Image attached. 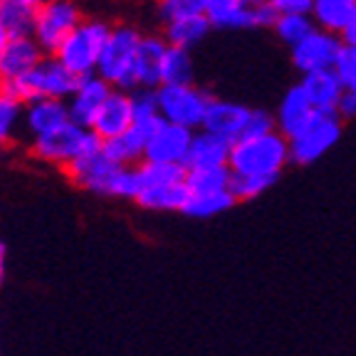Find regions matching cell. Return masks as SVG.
<instances>
[{
	"mask_svg": "<svg viewBox=\"0 0 356 356\" xmlns=\"http://www.w3.org/2000/svg\"><path fill=\"white\" fill-rule=\"evenodd\" d=\"M319 111L312 106V102L307 99L305 89L297 84L282 97L280 102V109L275 114V122H277V131L287 139H295L297 134H302L317 117Z\"/></svg>",
	"mask_w": 356,
	"mask_h": 356,
	"instance_id": "cell-16",
	"label": "cell"
},
{
	"mask_svg": "<svg viewBox=\"0 0 356 356\" xmlns=\"http://www.w3.org/2000/svg\"><path fill=\"white\" fill-rule=\"evenodd\" d=\"M248 3V8H255V6H260V3H265V0H245Z\"/></svg>",
	"mask_w": 356,
	"mask_h": 356,
	"instance_id": "cell-45",
	"label": "cell"
},
{
	"mask_svg": "<svg viewBox=\"0 0 356 356\" xmlns=\"http://www.w3.org/2000/svg\"><path fill=\"white\" fill-rule=\"evenodd\" d=\"M341 136V119L337 114H317L314 122L289 139V156L292 163H314L319 156H324Z\"/></svg>",
	"mask_w": 356,
	"mask_h": 356,
	"instance_id": "cell-8",
	"label": "cell"
},
{
	"mask_svg": "<svg viewBox=\"0 0 356 356\" xmlns=\"http://www.w3.org/2000/svg\"><path fill=\"white\" fill-rule=\"evenodd\" d=\"M144 191V178H141L139 166H122L114 178V186H111V195L114 198H129L136 200Z\"/></svg>",
	"mask_w": 356,
	"mask_h": 356,
	"instance_id": "cell-33",
	"label": "cell"
},
{
	"mask_svg": "<svg viewBox=\"0 0 356 356\" xmlns=\"http://www.w3.org/2000/svg\"><path fill=\"white\" fill-rule=\"evenodd\" d=\"M17 3H20V6H25V8H30V10H35V13H38L40 8H42V6H47V3H50V0H17Z\"/></svg>",
	"mask_w": 356,
	"mask_h": 356,
	"instance_id": "cell-43",
	"label": "cell"
},
{
	"mask_svg": "<svg viewBox=\"0 0 356 356\" xmlns=\"http://www.w3.org/2000/svg\"><path fill=\"white\" fill-rule=\"evenodd\" d=\"M233 206L235 198L230 195V191H225V193H193L186 203L184 213L191 218H213L230 211Z\"/></svg>",
	"mask_w": 356,
	"mask_h": 356,
	"instance_id": "cell-29",
	"label": "cell"
},
{
	"mask_svg": "<svg viewBox=\"0 0 356 356\" xmlns=\"http://www.w3.org/2000/svg\"><path fill=\"white\" fill-rule=\"evenodd\" d=\"M273 131H277V122H275L273 114H267L262 109H252L243 139H255V136H265V134H273Z\"/></svg>",
	"mask_w": 356,
	"mask_h": 356,
	"instance_id": "cell-37",
	"label": "cell"
},
{
	"mask_svg": "<svg viewBox=\"0 0 356 356\" xmlns=\"http://www.w3.org/2000/svg\"><path fill=\"white\" fill-rule=\"evenodd\" d=\"M8 40H10V35L6 33V28H3V22H0V52H3V47L8 44Z\"/></svg>",
	"mask_w": 356,
	"mask_h": 356,
	"instance_id": "cell-44",
	"label": "cell"
},
{
	"mask_svg": "<svg viewBox=\"0 0 356 356\" xmlns=\"http://www.w3.org/2000/svg\"><path fill=\"white\" fill-rule=\"evenodd\" d=\"M211 102L213 97L206 95L203 89L193 87V84L159 87V111H161V119L168 124H176V127L191 129V131L203 129Z\"/></svg>",
	"mask_w": 356,
	"mask_h": 356,
	"instance_id": "cell-6",
	"label": "cell"
},
{
	"mask_svg": "<svg viewBox=\"0 0 356 356\" xmlns=\"http://www.w3.org/2000/svg\"><path fill=\"white\" fill-rule=\"evenodd\" d=\"M337 117H339L341 122L356 117V92H349V89H346L344 95H341L339 106H337Z\"/></svg>",
	"mask_w": 356,
	"mask_h": 356,
	"instance_id": "cell-40",
	"label": "cell"
},
{
	"mask_svg": "<svg viewBox=\"0 0 356 356\" xmlns=\"http://www.w3.org/2000/svg\"><path fill=\"white\" fill-rule=\"evenodd\" d=\"M104 141L97 136L92 129L77 127V124H65L57 131L33 139V156L44 163H55V166H72L79 159L95 156L102 151Z\"/></svg>",
	"mask_w": 356,
	"mask_h": 356,
	"instance_id": "cell-4",
	"label": "cell"
},
{
	"mask_svg": "<svg viewBox=\"0 0 356 356\" xmlns=\"http://www.w3.org/2000/svg\"><path fill=\"white\" fill-rule=\"evenodd\" d=\"M334 72L341 79L344 89L356 92V47H346V44L341 47V55L337 60V65H334Z\"/></svg>",
	"mask_w": 356,
	"mask_h": 356,
	"instance_id": "cell-36",
	"label": "cell"
},
{
	"mask_svg": "<svg viewBox=\"0 0 356 356\" xmlns=\"http://www.w3.org/2000/svg\"><path fill=\"white\" fill-rule=\"evenodd\" d=\"M159 13L168 22L206 15V0H159Z\"/></svg>",
	"mask_w": 356,
	"mask_h": 356,
	"instance_id": "cell-34",
	"label": "cell"
},
{
	"mask_svg": "<svg viewBox=\"0 0 356 356\" xmlns=\"http://www.w3.org/2000/svg\"><path fill=\"white\" fill-rule=\"evenodd\" d=\"M117 163H111L104 154H95V156H87V159H79L74 161L72 166H67V176L72 184H77L79 188L84 191H92V193H99V195H111V186H114V178L119 173Z\"/></svg>",
	"mask_w": 356,
	"mask_h": 356,
	"instance_id": "cell-13",
	"label": "cell"
},
{
	"mask_svg": "<svg viewBox=\"0 0 356 356\" xmlns=\"http://www.w3.org/2000/svg\"><path fill=\"white\" fill-rule=\"evenodd\" d=\"M141 178H144V188H154V186H173V184H186V173L188 168L181 163H141Z\"/></svg>",
	"mask_w": 356,
	"mask_h": 356,
	"instance_id": "cell-30",
	"label": "cell"
},
{
	"mask_svg": "<svg viewBox=\"0 0 356 356\" xmlns=\"http://www.w3.org/2000/svg\"><path fill=\"white\" fill-rule=\"evenodd\" d=\"M341 42L346 44V47H356V15L351 17V22L344 28V33L339 35Z\"/></svg>",
	"mask_w": 356,
	"mask_h": 356,
	"instance_id": "cell-41",
	"label": "cell"
},
{
	"mask_svg": "<svg viewBox=\"0 0 356 356\" xmlns=\"http://www.w3.org/2000/svg\"><path fill=\"white\" fill-rule=\"evenodd\" d=\"M341 42L339 35L324 33V30H314L307 40H302L297 47H292V62L302 74L322 72V70H334L337 60L341 55Z\"/></svg>",
	"mask_w": 356,
	"mask_h": 356,
	"instance_id": "cell-9",
	"label": "cell"
},
{
	"mask_svg": "<svg viewBox=\"0 0 356 356\" xmlns=\"http://www.w3.org/2000/svg\"><path fill=\"white\" fill-rule=\"evenodd\" d=\"M82 25V13L72 0H50L35 13L33 38L44 50V55H55L74 30Z\"/></svg>",
	"mask_w": 356,
	"mask_h": 356,
	"instance_id": "cell-7",
	"label": "cell"
},
{
	"mask_svg": "<svg viewBox=\"0 0 356 356\" xmlns=\"http://www.w3.org/2000/svg\"><path fill=\"white\" fill-rule=\"evenodd\" d=\"M280 15H312L314 0H270Z\"/></svg>",
	"mask_w": 356,
	"mask_h": 356,
	"instance_id": "cell-38",
	"label": "cell"
},
{
	"mask_svg": "<svg viewBox=\"0 0 356 356\" xmlns=\"http://www.w3.org/2000/svg\"><path fill=\"white\" fill-rule=\"evenodd\" d=\"M230 151L233 144L222 136L206 131V129H198L193 134V141H191L188 159H186V168L193 171V168H216V166H228Z\"/></svg>",
	"mask_w": 356,
	"mask_h": 356,
	"instance_id": "cell-19",
	"label": "cell"
},
{
	"mask_svg": "<svg viewBox=\"0 0 356 356\" xmlns=\"http://www.w3.org/2000/svg\"><path fill=\"white\" fill-rule=\"evenodd\" d=\"M70 124V106L62 99H38L25 104V129L33 139L47 136Z\"/></svg>",
	"mask_w": 356,
	"mask_h": 356,
	"instance_id": "cell-18",
	"label": "cell"
},
{
	"mask_svg": "<svg viewBox=\"0 0 356 356\" xmlns=\"http://www.w3.org/2000/svg\"><path fill=\"white\" fill-rule=\"evenodd\" d=\"M141 40H144V35L139 30L129 28V25L111 28L99 67H97V74L106 84H111L114 89H122V92L139 89V84H136V55H139Z\"/></svg>",
	"mask_w": 356,
	"mask_h": 356,
	"instance_id": "cell-3",
	"label": "cell"
},
{
	"mask_svg": "<svg viewBox=\"0 0 356 356\" xmlns=\"http://www.w3.org/2000/svg\"><path fill=\"white\" fill-rule=\"evenodd\" d=\"M252 13H255V25H257V28H275V25H277V20L282 17L277 10H275V6L270 3V0H265V3L255 6V8H252Z\"/></svg>",
	"mask_w": 356,
	"mask_h": 356,
	"instance_id": "cell-39",
	"label": "cell"
},
{
	"mask_svg": "<svg viewBox=\"0 0 356 356\" xmlns=\"http://www.w3.org/2000/svg\"><path fill=\"white\" fill-rule=\"evenodd\" d=\"M317 30L312 15H282L275 25V33L282 42H287L289 47H297L302 40H307L312 33Z\"/></svg>",
	"mask_w": 356,
	"mask_h": 356,
	"instance_id": "cell-32",
	"label": "cell"
},
{
	"mask_svg": "<svg viewBox=\"0 0 356 356\" xmlns=\"http://www.w3.org/2000/svg\"><path fill=\"white\" fill-rule=\"evenodd\" d=\"M356 15V0H314L312 20L319 30L332 35H341L344 28Z\"/></svg>",
	"mask_w": 356,
	"mask_h": 356,
	"instance_id": "cell-23",
	"label": "cell"
},
{
	"mask_svg": "<svg viewBox=\"0 0 356 356\" xmlns=\"http://www.w3.org/2000/svg\"><path fill=\"white\" fill-rule=\"evenodd\" d=\"M114 92L111 84H106L99 74H89V77L79 79V87L70 99H67V106H70V122L77 124V127L92 129V122H95L97 111L102 109L109 95Z\"/></svg>",
	"mask_w": 356,
	"mask_h": 356,
	"instance_id": "cell-11",
	"label": "cell"
},
{
	"mask_svg": "<svg viewBox=\"0 0 356 356\" xmlns=\"http://www.w3.org/2000/svg\"><path fill=\"white\" fill-rule=\"evenodd\" d=\"M206 17L211 20L213 28H257L255 13L248 8L245 0H206Z\"/></svg>",
	"mask_w": 356,
	"mask_h": 356,
	"instance_id": "cell-22",
	"label": "cell"
},
{
	"mask_svg": "<svg viewBox=\"0 0 356 356\" xmlns=\"http://www.w3.org/2000/svg\"><path fill=\"white\" fill-rule=\"evenodd\" d=\"M193 134L195 131H191V129L163 122L161 127L154 131V136L149 139V144H146L144 161H149V163H181V166H186V159H188Z\"/></svg>",
	"mask_w": 356,
	"mask_h": 356,
	"instance_id": "cell-10",
	"label": "cell"
},
{
	"mask_svg": "<svg viewBox=\"0 0 356 356\" xmlns=\"http://www.w3.org/2000/svg\"><path fill=\"white\" fill-rule=\"evenodd\" d=\"M193 84V60L188 50L168 47L161 62V87H184Z\"/></svg>",
	"mask_w": 356,
	"mask_h": 356,
	"instance_id": "cell-27",
	"label": "cell"
},
{
	"mask_svg": "<svg viewBox=\"0 0 356 356\" xmlns=\"http://www.w3.org/2000/svg\"><path fill=\"white\" fill-rule=\"evenodd\" d=\"M250 114H252V109H248V106H243V104L213 99L211 106H208L203 129L216 134V136L228 139L230 144H235V141H240L245 136V129H248V122H250Z\"/></svg>",
	"mask_w": 356,
	"mask_h": 356,
	"instance_id": "cell-15",
	"label": "cell"
},
{
	"mask_svg": "<svg viewBox=\"0 0 356 356\" xmlns=\"http://www.w3.org/2000/svg\"><path fill=\"white\" fill-rule=\"evenodd\" d=\"M3 92H6V79L0 77V95H3Z\"/></svg>",
	"mask_w": 356,
	"mask_h": 356,
	"instance_id": "cell-46",
	"label": "cell"
},
{
	"mask_svg": "<svg viewBox=\"0 0 356 356\" xmlns=\"http://www.w3.org/2000/svg\"><path fill=\"white\" fill-rule=\"evenodd\" d=\"M109 33L111 28L104 25V22L82 20V25L60 44V50L55 52V57L70 72L77 74L79 79L89 77V74H97V67H99L102 52H104Z\"/></svg>",
	"mask_w": 356,
	"mask_h": 356,
	"instance_id": "cell-5",
	"label": "cell"
},
{
	"mask_svg": "<svg viewBox=\"0 0 356 356\" xmlns=\"http://www.w3.org/2000/svg\"><path fill=\"white\" fill-rule=\"evenodd\" d=\"M44 50L35 38H10L0 52V77L8 82L30 74L44 60Z\"/></svg>",
	"mask_w": 356,
	"mask_h": 356,
	"instance_id": "cell-14",
	"label": "cell"
},
{
	"mask_svg": "<svg viewBox=\"0 0 356 356\" xmlns=\"http://www.w3.org/2000/svg\"><path fill=\"white\" fill-rule=\"evenodd\" d=\"M168 44L163 38L144 35L136 55V84L139 89H159L161 87V62Z\"/></svg>",
	"mask_w": 356,
	"mask_h": 356,
	"instance_id": "cell-20",
	"label": "cell"
},
{
	"mask_svg": "<svg viewBox=\"0 0 356 356\" xmlns=\"http://www.w3.org/2000/svg\"><path fill=\"white\" fill-rule=\"evenodd\" d=\"M188 198H191L188 186L173 184V186H154V188H144L139 198H136V203H139L141 208H146V211H181L184 213Z\"/></svg>",
	"mask_w": 356,
	"mask_h": 356,
	"instance_id": "cell-24",
	"label": "cell"
},
{
	"mask_svg": "<svg viewBox=\"0 0 356 356\" xmlns=\"http://www.w3.org/2000/svg\"><path fill=\"white\" fill-rule=\"evenodd\" d=\"M146 144H149V134H144L139 127H131L124 136L104 141L102 154L117 166H141L146 156Z\"/></svg>",
	"mask_w": 356,
	"mask_h": 356,
	"instance_id": "cell-21",
	"label": "cell"
},
{
	"mask_svg": "<svg viewBox=\"0 0 356 356\" xmlns=\"http://www.w3.org/2000/svg\"><path fill=\"white\" fill-rule=\"evenodd\" d=\"M230 181H233V171L228 166H216V168H193L186 173V186H188L191 195L193 193H225L230 191Z\"/></svg>",
	"mask_w": 356,
	"mask_h": 356,
	"instance_id": "cell-26",
	"label": "cell"
},
{
	"mask_svg": "<svg viewBox=\"0 0 356 356\" xmlns=\"http://www.w3.org/2000/svg\"><path fill=\"white\" fill-rule=\"evenodd\" d=\"M77 87H79L77 74L70 72L55 55H47L30 74L8 82L6 92L15 97V99H20L22 104H30V102H38V99L67 102L77 92Z\"/></svg>",
	"mask_w": 356,
	"mask_h": 356,
	"instance_id": "cell-2",
	"label": "cell"
},
{
	"mask_svg": "<svg viewBox=\"0 0 356 356\" xmlns=\"http://www.w3.org/2000/svg\"><path fill=\"white\" fill-rule=\"evenodd\" d=\"M275 181L273 178H255V176H238L233 173L230 181V195L235 198V203H245V200H255L257 195L265 193Z\"/></svg>",
	"mask_w": 356,
	"mask_h": 356,
	"instance_id": "cell-35",
	"label": "cell"
},
{
	"mask_svg": "<svg viewBox=\"0 0 356 356\" xmlns=\"http://www.w3.org/2000/svg\"><path fill=\"white\" fill-rule=\"evenodd\" d=\"M211 20L206 15L198 17H186V20H176L168 22L166 33H163V40H166L168 47H178V50H191L200 40L211 33Z\"/></svg>",
	"mask_w": 356,
	"mask_h": 356,
	"instance_id": "cell-25",
	"label": "cell"
},
{
	"mask_svg": "<svg viewBox=\"0 0 356 356\" xmlns=\"http://www.w3.org/2000/svg\"><path fill=\"white\" fill-rule=\"evenodd\" d=\"M6 270H8V248L0 243V284L6 280Z\"/></svg>",
	"mask_w": 356,
	"mask_h": 356,
	"instance_id": "cell-42",
	"label": "cell"
},
{
	"mask_svg": "<svg viewBox=\"0 0 356 356\" xmlns=\"http://www.w3.org/2000/svg\"><path fill=\"white\" fill-rule=\"evenodd\" d=\"M0 22L10 38H33L35 10L20 6L17 0H0Z\"/></svg>",
	"mask_w": 356,
	"mask_h": 356,
	"instance_id": "cell-28",
	"label": "cell"
},
{
	"mask_svg": "<svg viewBox=\"0 0 356 356\" xmlns=\"http://www.w3.org/2000/svg\"><path fill=\"white\" fill-rule=\"evenodd\" d=\"M20 124H25V104L13 95H0V146L15 139V131Z\"/></svg>",
	"mask_w": 356,
	"mask_h": 356,
	"instance_id": "cell-31",
	"label": "cell"
},
{
	"mask_svg": "<svg viewBox=\"0 0 356 356\" xmlns=\"http://www.w3.org/2000/svg\"><path fill=\"white\" fill-rule=\"evenodd\" d=\"M300 87L305 89L307 99L312 102V106L319 114H337V106L346 89L341 84V79L337 77L334 70H322V72L305 74L300 82Z\"/></svg>",
	"mask_w": 356,
	"mask_h": 356,
	"instance_id": "cell-17",
	"label": "cell"
},
{
	"mask_svg": "<svg viewBox=\"0 0 356 356\" xmlns=\"http://www.w3.org/2000/svg\"><path fill=\"white\" fill-rule=\"evenodd\" d=\"M292 161L289 156V139L280 131L255 136V139H240L233 144L228 159V168L238 176L273 178L282 173V168Z\"/></svg>",
	"mask_w": 356,
	"mask_h": 356,
	"instance_id": "cell-1",
	"label": "cell"
},
{
	"mask_svg": "<svg viewBox=\"0 0 356 356\" xmlns=\"http://www.w3.org/2000/svg\"><path fill=\"white\" fill-rule=\"evenodd\" d=\"M131 127H134L131 95L122 92V89H114L109 95V99L97 111L95 122H92V131L102 141H109V139H117V136H124Z\"/></svg>",
	"mask_w": 356,
	"mask_h": 356,
	"instance_id": "cell-12",
	"label": "cell"
}]
</instances>
